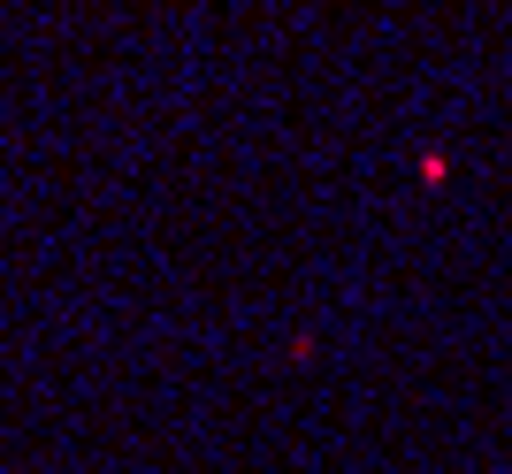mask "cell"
Segmentation results:
<instances>
[{
	"label": "cell",
	"mask_w": 512,
	"mask_h": 474,
	"mask_svg": "<svg viewBox=\"0 0 512 474\" xmlns=\"http://www.w3.org/2000/svg\"><path fill=\"white\" fill-rule=\"evenodd\" d=\"M451 176V153H421V184H444Z\"/></svg>",
	"instance_id": "obj_1"
}]
</instances>
